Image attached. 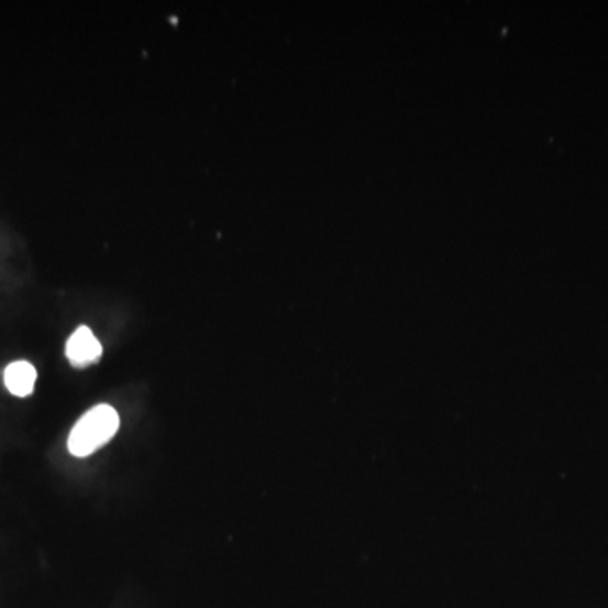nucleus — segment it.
<instances>
[{
	"label": "nucleus",
	"mask_w": 608,
	"mask_h": 608,
	"mask_svg": "<svg viewBox=\"0 0 608 608\" xmlns=\"http://www.w3.org/2000/svg\"><path fill=\"white\" fill-rule=\"evenodd\" d=\"M119 427H121V418L112 406L99 405L91 408L78 419L69 433V453L80 458L96 453L115 436Z\"/></svg>",
	"instance_id": "f257e3e1"
},
{
	"label": "nucleus",
	"mask_w": 608,
	"mask_h": 608,
	"mask_svg": "<svg viewBox=\"0 0 608 608\" xmlns=\"http://www.w3.org/2000/svg\"><path fill=\"white\" fill-rule=\"evenodd\" d=\"M102 345L88 327L75 330L74 335L66 342V358L77 368L96 364L102 357Z\"/></svg>",
	"instance_id": "f03ea898"
},
{
	"label": "nucleus",
	"mask_w": 608,
	"mask_h": 608,
	"mask_svg": "<svg viewBox=\"0 0 608 608\" xmlns=\"http://www.w3.org/2000/svg\"><path fill=\"white\" fill-rule=\"evenodd\" d=\"M37 372L27 361L12 362L4 372V383L9 393L15 397H27L36 386Z\"/></svg>",
	"instance_id": "7ed1b4c3"
}]
</instances>
